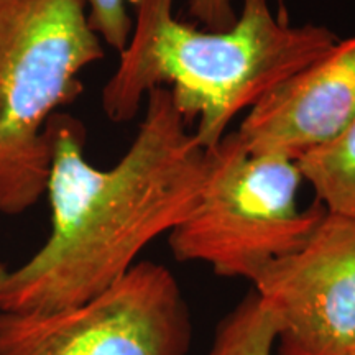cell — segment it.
<instances>
[{
	"mask_svg": "<svg viewBox=\"0 0 355 355\" xmlns=\"http://www.w3.org/2000/svg\"><path fill=\"white\" fill-rule=\"evenodd\" d=\"M145 101L130 146L107 170L87 162L81 122L60 112L53 117L51 230L21 265L0 263V313H53L86 303L196 209L207 148L166 87L153 89Z\"/></svg>",
	"mask_w": 355,
	"mask_h": 355,
	"instance_id": "cell-1",
	"label": "cell"
},
{
	"mask_svg": "<svg viewBox=\"0 0 355 355\" xmlns=\"http://www.w3.org/2000/svg\"><path fill=\"white\" fill-rule=\"evenodd\" d=\"M132 33L114 74L102 89V110L128 122L157 87L171 92L194 135L212 148L239 115L306 66L326 55L339 37L322 25H293L272 0H242L237 20L224 32L178 20L175 0H128ZM283 6V0H275Z\"/></svg>",
	"mask_w": 355,
	"mask_h": 355,
	"instance_id": "cell-2",
	"label": "cell"
},
{
	"mask_svg": "<svg viewBox=\"0 0 355 355\" xmlns=\"http://www.w3.org/2000/svg\"><path fill=\"white\" fill-rule=\"evenodd\" d=\"M104 55L86 0H0V214H21L46 194L53 117Z\"/></svg>",
	"mask_w": 355,
	"mask_h": 355,
	"instance_id": "cell-3",
	"label": "cell"
},
{
	"mask_svg": "<svg viewBox=\"0 0 355 355\" xmlns=\"http://www.w3.org/2000/svg\"><path fill=\"white\" fill-rule=\"evenodd\" d=\"M298 162L278 153L250 152L237 132L207 148L201 199L168 234L180 261H202L216 275L254 282L275 260L293 254L326 216L314 201L301 209Z\"/></svg>",
	"mask_w": 355,
	"mask_h": 355,
	"instance_id": "cell-4",
	"label": "cell"
},
{
	"mask_svg": "<svg viewBox=\"0 0 355 355\" xmlns=\"http://www.w3.org/2000/svg\"><path fill=\"white\" fill-rule=\"evenodd\" d=\"M191 316L165 265L137 261L86 303L53 313H0V355H186Z\"/></svg>",
	"mask_w": 355,
	"mask_h": 355,
	"instance_id": "cell-5",
	"label": "cell"
},
{
	"mask_svg": "<svg viewBox=\"0 0 355 355\" xmlns=\"http://www.w3.org/2000/svg\"><path fill=\"white\" fill-rule=\"evenodd\" d=\"M282 355H355V220L327 211L311 237L257 277Z\"/></svg>",
	"mask_w": 355,
	"mask_h": 355,
	"instance_id": "cell-6",
	"label": "cell"
},
{
	"mask_svg": "<svg viewBox=\"0 0 355 355\" xmlns=\"http://www.w3.org/2000/svg\"><path fill=\"white\" fill-rule=\"evenodd\" d=\"M355 122V35L268 92L243 115L237 135L255 153L298 159Z\"/></svg>",
	"mask_w": 355,
	"mask_h": 355,
	"instance_id": "cell-7",
	"label": "cell"
},
{
	"mask_svg": "<svg viewBox=\"0 0 355 355\" xmlns=\"http://www.w3.org/2000/svg\"><path fill=\"white\" fill-rule=\"evenodd\" d=\"M298 166L318 202L355 220V122L331 144L303 155Z\"/></svg>",
	"mask_w": 355,
	"mask_h": 355,
	"instance_id": "cell-8",
	"label": "cell"
},
{
	"mask_svg": "<svg viewBox=\"0 0 355 355\" xmlns=\"http://www.w3.org/2000/svg\"><path fill=\"white\" fill-rule=\"evenodd\" d=\"M277 326L254 291L219 322L207 355H272Z\"/></svg>",
	"mask_w": 355,
	"mask_h": 355,
	"instance_id": "cell-9",
	"label": "cell"
},
{
	"mask_svg": "<svg viewBox=\"0 0 355 355\" xmlns=\"http://www.w3.org/2000/svg\"><path fill=\"white\" fill-rule=\"evenodd\" d=\"M87 19L102 42L121 53L132 33L127 0H86Z\"/></svg>",
	"mask_w": 355,
	"mask_h": 355,
	"instance_id": "cell-10",
	"label": "cell"
},
{
	"mask_svg": "<svg viewBox=\"0 0 355 355\" xmlns=\"http://www.w3.org/2000/svg\"><path fill=\"white\" fill-rule=\"evenodd\" d=\"M188 15L204 30L224 32L237 20L232 0H188Z\"/></svg>",
	"mask_w": 355,
	"mask_h": 355,
	"instance_id": "cell-11",
	"label": "cell"
}]
</instances>
